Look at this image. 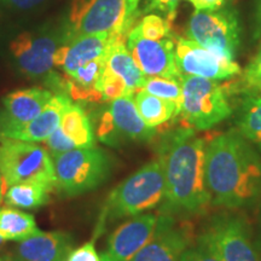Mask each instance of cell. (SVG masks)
<instances>
[{"mask_svg": "<svg viewBox=\"0 0 261 261\" xmlns=\"http://www.w3.org/2000/svg\"><path fill=\"white\" fill-rule=\"evenodd\" d=\"M205 180L215 204L249 203L261 185L259 156L236 130L214 137L205 145Z\"/></svg>", "mask_w": 261, "mask_h": 261, "instance_id": "obj_1", "label": "cell"}, {"mask_svg": "<svg viewBox=\"0 0 261 261\" xmlns=\"http://www.w3.org/2000/svg\"><path fill=\"white\" fill-rule=\"evenodd\" d=\"M205 140L184 128L171 137L162 148L165 200L171 211L196 213L212 202L205 180Z\"/></svg>", "mask_w": 261, "mask_h": 261, "instance_id": "obj_2", "label": "cell"}, {"mask_svg": "<svg viewBox=\"0 0 261 261\" xmlns=\"http://www.w3.org/2000/svg\"><path fill=\"white\" fill-rule=\"evenodd\" d=\"M165 187L161 160H152L110 192L100 218L114 220L152 210L165 198Z\"/></svg>", "mask_w": 261, "mask_h": 261, "instance_id": "obj_3", "label": "cell"}, {"mask_svg": "<svg viewBox=\"0 0 261 261\" xmlns=\"http://www.w3.org/2000/svg\"><path fill=\"white\" fill-rule=\"evenodd\" d=\"M0 173L4 187L18 182H39L57 189V178L50 152L33 142L0 137Z\"/></svg>", "mask_w": 261, "mask_h": 261, "instance_id": "obj_4", "label": "cell"}, {"mask_svg": "<svg viewBox=\"0 0 261 261\" xmlns=\"http://www.w3.org/2000/svg\"><path fill=\"white\" fill-rule=\"evenodd\" d=\"M57 189L67 197L89 192L109 177V159L103 150L77 148L54 158Z\"/></svg>", "mask_w": 261, "mask_h": 261, "instance_id": "obj_5", "label": "cell"}, {"mask_svg": "<svg viewBox=\"0 0 261 261\" xmlns=\"http://www.w3.org/2000/svg\"><path fill=\"white\" fill-rule=\"evenodd\" d=\"M133 23L127 15L126 0H73L69 27L64 32V42L79 35L109 33L128 35Z\"/></svg>", "mask_w": 261, "mask_h": 261, "instance_id": "obj_6", "label": "cell"}, {"mask_svg": "<svg viewBox=\"0 0 261 261\" xmlns=\"http://www.w3.org/2000/svg\"><path fill=\"white\" fill-rule=\"evenodd\" d=\"M181 110L188 126L208 129L231 114L225 91L217 80L184 75L181 77Z\"/></svg>", "mask_w": 261, "mask_h": 261, "instance_id": "obj_7", "label": "cell"}, {"mask_svg": "<svg viewBox=\"0 0 261 261\" xmlns=\"http://www.w3.org/2000/svg\"><path fill=\"white\" fill-rule=\"evenodd\" d=\"M188 39L198 45L234 60L240 45V25L231 10H202L191 16Z\"/></svg>", "mask_w": 261, "mask_h": 261, "instance_id": "obj_8", "label": "cell"}, {"mask_svg": "<svg viewBox=\"0 0 261 261\" xmlns=\"http://www.w3.org/2000/svg\"><path fill=\"white\" fill-rule=\"evenodd\" d=\"M96 135L100 142L117 146L125 140L149 142L155 137L156 129L143 121L133 96H123L110 102L99 116Z\"/></svg>", "mask_w": 261, "mask_h": 261, "instance_id": "obj_9", "label": "cell"}, {"mask_svg": "<svg viewBox=\"0 0 261 261\" xmlns=\"http://www.w3.org/2000/svg\"><path fill=\"white\" fill-rule=\"evenodd\" d=\"M62 44L64 34L24 32L10 44V51L18 70L28 79H46L55 67V52Z\"/></svg>", "mask_w": 261, "mask_h": 261, "instance_id": "obj_10", "label": "cell"}, {"mask_svg": "<svg viewBox=\"0 0 261 261\" xmlns=\"http://www.w3.org/2000/svg\"><path fill=\"white\" fill-rule=\"evenodd\" d=\"M127 48L146 77L162 76L181 80L182 75L175 63V41L169 37L162 40L146 39L136 27L127 35Z\"/></svg>", "mask_w": 261, "mask_h": 261, "instance_id": "obj_11", "label": "cell"}, {"mask_svg": "<svg viewBox=\"0 0 261 261\" xmlns=\"http://www.w3.org/2000/svg\"><path fill=\"white\" fill-rule=\"evenodd\" d=\"M175 63L180 74L205 77L211 80H224L241 73L234 60L220 56L190 39L179 38L175 41Z\"/></svg>", "mask_w": 261, "mask_h": 261, "instance_id": "obj_12", "label": "cell"}, {"mask_svg": "<svg viewBox=\"0 0 261 261\" xmlns=\"http://www.w3.org/2000/svg\"><path fill=\"white\" fill-rule=\"evenodd\" d=\"M191 240L189 225L177 224L171 215H160L151 240L130 261H179Z\"/></svg>", "mask_w": 261, "mask_h": 261, "instance_id": "obj_13", "label": "cell"}, {"mask_svg": "<svg viewBox=\"0 0 261 261\" xmlns=\"http://www.w3.org/2000/svg\"><path fill=\"white\" fill-rule=\"evenodd\" d=\"M159 217L154 214L137 215L120 225L108 240L102 261H130L151 240Z\"/></svg>", "mask_w": 261, "mask_h": 261, "instance_id": "obj_14", "label": "cell"}, {"mask_svg": "<svg viewBox=\"0 0 261 261\" xmlns=\"http://www.w3.org/2000/svg\"><path fill=\"white\" fill-rule=\"evenodd\" d=\"M220 261H261L240 220H224L201 238Z\"/></svg>", "mask_w": 261, "mask_h": 261, "instance_id": "obj_15", "label": "cell"}, {"mask_svg": "<svg viewBox=\"0 0 261 261\" xmlns=\"http://www.w3.org/2000/svg\"><path fill=\"white\" fill-rule=\"evenodd\" d=\"M54 93L42 87L17 90L3 98V112L0 113V136L19 128L34 120L42 112Z\"/></svg>", "mask_w": 261, "mask_h": 261, "instance_id": "obj_16", "label": "cell"}, {"mask_svg": "<svg viewBox=\"0 0 261 261\" xmlns=\"http://www.w3.org/2000/svg\"><path fill=\"white\" fill-rule=\"evenodd\" d=\"M113 35L109 33L79 35L62 44L55 52L54 65L61 68L65 75H71L87 62L107 56Z\"/></svg>", "mask_w": 261, "mask_h": 261, "instance_id": "obj_17", "label": "cell"}, {"mask_svg": "<svg viewBox=\"0 0 261 261\" xmlns=\"http://www.w3.org/2000/svg\"><path fill=\"white\" fill-rule=\"evenodd\" d=\"M71 103V98L68 94L56 93L52 96L48 103L45 106L42 112L28 122L27 125L6 132L0 137L14 138L24 142H44L52 133L60 127L62 115L64 110Z\"/></svg>", "mask_w": 261, "mask_h": 261, "instance_id": "obj_18", "label": "cell"}, {"mask_svg": "<svg viewBox=\"0 0 261 261\" xmlns=\"http://www.w3.org/2000/svg\"><path fill=\"white\" fill-rule=\"evenodd\" d=\"M73 250V238L62 231L41 232L19 242L16 255L22 261H65Z\"/></svg>", "mask_w": 261, "mask_h": 261, "instance_id": "obj_19", "label": "cell"}, {"mask_svg": "<svg viewBox=\"0 0 261 261\" xmlns=\"http://www.w3.org/2000/svg\"><path fill=\"white\" fill-rule=\"evenodd\" d=\"M126 37L113 35V41L108 52L106 70L121 79L130 93L135 96L143 89L146 76L142 73L126 46Z\"/></svg>", "mask_w": 261, "mask_h": 261, "instance_id": "obj_20", "label": "cell"}, {"mask_svg": "<svg viewBox=\"0 0 261 261\" xmlns=\"http://www.w3.org/2000/svg\"><path fill=\"white\" fill-rule=\"evenodd\" d=\"M60 128L75 148H94L93 127L87 114L79 104L71 102L62 115Z\"/></svg>", "mask_w": 261, "mask_h": 261, "instance_id": "obj_21", "label": "cell"}, {"mask_svg": "<svg viewBox=\"0 0 261 261\" xmlns=\"http://www.w3.org/2000/svg\"><path fill=\"white\" fill-rule=\"evenodd\" d=\"M50 189L39 182H18L14 184L4 192L6 205L21 210H38L50 201Z\"/></svg>", "mask_w": 261, "mask_h": 261, "instance_id": "obj_22", "label": "cell"}, {"mask_svg": "<svg viewBox=\"0 0 261 261\" xmlns=\"http://www.w3.org/2000/svg\"><path fill=\"white\" fill-rule=\"evenodd\" d=\"M135 102L143 121L151 128H156L169 121L173 116L179 115V110L174 103L156 97L145 90H139L136 93Z\"/></svg>", "mask_w": 261, "mask_h": 261, "instance_id": "obj_23", "label": "cell"}, {"mask_svg": "<svg viewBox=\"0 0 261 261\" xmlns=\"http://www.w3.org/2000/svg\"><path fill=\"white\" fill-rule=\"evenodd\" d=\"M32 214L15 208L0 210V236L6 241H21L41 233Z\"/></svg>", "mask_w": 261, "mask_h": 261, "instance_id": "obj_24", "label": "cell"}, {"mask_svg": "<svg viewBox=\"0 0 261 261\" xmlns=\"http://www.w3.org/2000/svg\"><path fill=\"white\" fill-rule=\"evenodd\" d=\"M238 126L244 138L261 145V96L246 100Z\"/></svg>", "mask_w": 261, "mask_h": 261, "instance_id": "obj_25", "label": "cell"}, {"mask_svg": "<svg viewBox=\"0 0 261 261\" xmlns=\"http://www.w3.org/2000/svg\"><path fill=\"white\" fill-rule=\"evenodd\" d=\"M142 90H145L146 92L162 98V99L173 102L177 106L179 114H180L182 98L181 80L162 76H150L146 77Z\"/></svg>", "mask_w": 261, "mask_h": 261, "instance_id": "obj_26", "label": "cell"}, {"mask_svg": "<svg viewBox=\"0 0 261 261\" xmlns=\"http://www.w3.org/2000/svg\"><path fill=\"white\" fill-rule=\"evenodd\" d=\"M142 37L152 40H162V39L173 37L171 33V22L158 15L145 16L138 24L135 25Z\"/></svg>", "mask_w": 261, "mask_h": 261, "instance_id": "obj_27", "label": "cell"}, {"mask_svg": "<svg viewBox=\"0 0 261 261\" xmlns=\"http://www.w3.org/2000/svg\"><path fill=\"white\" fill-rule=\"evenodd\" d=\"M243 79L248 89L254 92H261V45L252 62L244 70Z\"/></svg>", "mask_w": 261, "mask_h": 261, "instance_id": "obj_28", "label": "cell"}, {"mask_svg": "<svg viewBox=\"0 0 261 261\" xmlns=\"http://www.w3.org/2000/svg\"><path fill=\"white\" fill-rule=\"evenodd\" d=\"M46 143L48 152H50L51 158H56V156L63 154L65 151H69V150L76 149L74 146L73 143L70 142L69 139L65 137V135L62 132V129L58 127V128L55 130L52 135L48 137L47 139L44 140Z\"/></svg>", "mask_w": 261, "mask_h": 261, "instance_id": "obj_29", "label": "cell"}, {"mask_svg": "<svg viewBox=\"0 0 261 261\" xmlns=\"http://www.w3.org/2000/svg\"><path fill=\"white\" fill-rule=\"evenodd\" d=\"M179 261H220L215 253L201 241L195 248H188Z\"/></svg>", "mask_w": 261, "mask_h": 261, "instance_id": "obj_30", "label": "cell"}, {"mask_svg": "<svg viewBox=\"0 0 261 261\" xmlns=\"http://www.w3.org/2000/svg\"><path fill=\"white\" fill-rule=\"evenodd\" d=\"M65 261H102V259L97 253L93 241H90L71 250Z\"/></svg>", "mask_w": 261, "mask_h": 261, "instance_id": "obj_31", "label": "cell"}, {"mask_svg": "<svg viewBox=\"0 0 261 261\" xmlns=\"http://www.w3.org/2000/svg\"><path fill=\"white\" fill-rule=\"evenodd\" d=\"M180 0H149L148 6L144 11H159L166 16L169 22H172L177 14V8Z\"/></svg>", "mask_w": 261, "mask_h": 261, "instance_id": "obj_32", "label": "cell"}, {"mask_svg": "<svg viewBox=\"0 0 261 261\" xmlns=\"http://www.w3.org/2000/svg\"><path fill=\"white\" fill-rule=\"evenodd\" d=\"M3 4L16 10H31L35 6L40 5L45 0H0Z\"/></svg>", "mask_w": 261, "mask_h": 261, "instance_id": "obj_33", "label": "cell"}, {"mask_svg": "<svg viewBox=\"0 0 261 261\" xmlns=\"http://www.w3.org/2000/svg\"><path fill=\"white\" fill-rule=\"evenodd\" d=\"M196 11H202V10H217L224 4V0H189Z\"/></svg>", "mask_w": 261, "mask_h": 261, "instance_id": "obj_34", "label": "cell"}, {"mask_svg": "<svg viewBox=\"0 0 261 261\" xmlns=\"http://www.w3.org/2000/svg\"><path fill=\"white\" fill-rule=\"evenodd\" d=\"M127 2V15H128V19L132 23H135V19L137 16V9H138V4L140 0H126Z\"/></svg>", "mask_w": 261, "mask_h": 261, "instance_id": "obj_35", "label": "cell"}, {"mask_svg": "<svg viewBox=\"0 0 261 261\" xmlns=\"http://www.w3.org/2000/svg\"><path fill=\"white\" fill-rule=\"evenodd\" d=\"M256 34L261 35V0L256 9Z\"/></svg>", "mask_w": 261, "mask_h": 261, "instance_id": "obj_36", "label": "cell"}, {"mask_svg": "<svg viewBox=\"0 0 261 261\" xmlns=\"http://www.w3.org/2000/svg\"><path fill=\"white\" fill-rule=\"evenodd\" d=\"M4 192H5L4 180H3L2 173H0V203H2V200H3V196H4Z\"/></svg>", "mask_w": 261, "mask_h": 261, "instance_id": "obj_37", "label": "cell"}, {"mask_svg": "<svg viewBox=\"0 0 261 261\" xmlns=\"http://www.w3.org/2000/svg\"><path fill=\"white\" fill-rule=\"evenodd\" d=\"M4 261H22V260L19 259L17 255H8V254H6Z\"/></svg>", "mask_w": 261, "mask_h": 261, "instance_id": "obj_38", "label": "cell"}, {"mask_svg": "<svg viewBox=\"0 0 261 261\" xmlns=\"http://www.w3.org/2000/svg\"><path fill=\"white\" fill-rule=\"evenodd\" d=\"M5 238H3L2 236H0V248H2L3 246H4V243H5Z\"/></svg>", "mask_w": 261, "mask_h": 261, "instance_id": "obj_39", "label": "cell"}, {"mask_svg": "<svg viewBox=\"0 0 261 261\" xmlns=\"http://www.w3.org/2000/svg\"><path fill=\"white\" fill-rule=\"evenodd\" d=\"M5 256H6V254H5V255H0V261H4Z\"/></svg>", "mask_w": 261, "mask_h": 261, "instance_id": "obj_40", "label": "cell"}]
</instances>
